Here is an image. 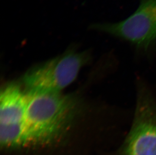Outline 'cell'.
Instances as JSON below:
<instances>
[{
	"label": "cell",
	"mask_w": 156,
	"mask_h": 155,
	"mask_svg": "<svg viewBox=\"0 0 156 155\" xmlns=\"http://www.w3.org/2000/svg\"><path fill=\"white\" fill-rule=\"evenodd\" d=\"M25 92L24 124L27 146L51 143L69 125L75 114V99L61 93Z\"/></svg>",
	"instance_id": "obj_1"
},
{
	"label": "cell",
	"mask_w": 156,
	"mask_h": 155,
	"mask_svg": "<svg viewBox=\"0 0 156 155\" xmlns=\"http://www.w3.org/2000/svg\"><path fill=\"white\" fill-rule=\"evenodd\" d=\"M89 51L77 52L74 47L63 54L33 67L23 79L27 90L61 93L76 80L90 59Z\"/></svg>",
	"instance_id": "obj_2"
},
{
	"label": "cell",
	"mask_w": 156,
	"mask_h": 155,
	"mask_svg": "<svg viewBox=\"0 0 156 155\" xmlns=\"http://www.w3.org/2000/svg\"><path fill=\"white\" fill-rule=\"evenodd\" d=\"M89 29L121 38L147 50L156 42V0H141L137 9L123 20L95 23Z\"/></svg>",
	"instance_id": "obj_3"
},
{
	"label": "cell",
	"mask_w": 156,
	"mask_h": 155,
	"mask_svg": "<svg viewBox=\"0 0 156 155\" xmlns=\"http://www.w3.org/2000/svg\"><path fill=\"white\" fill-rule=\"evenodd\" d=\"M123 155H156V106L149 95L139 98Z\"/></svg>",
	"instance_id": "obj_4"
},
{
	"label": "cell",
	"mask_w": 156,
	"mask_h": 155,
	"mask_svg": "<svg viewBox=\"0 0 156 155\" xmlns=\"http://www.w3.org/2000/svg\"><path fill=\"white\" fill-rule=\"evenodd\" d=\"M26 106V92L20 86L12 83L5 87L0 96V126L21 125L24 127Z\"/></svg>",
	"instance_id": "obj_5"
}]
</instances>
